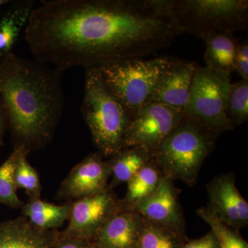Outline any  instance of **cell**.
I'll use <instances>...</instances> for the list:
<instances>
[{
	"instance_id": "cell-20",
	"label": "cell",
	"mask_w": 248,
	"mask_h": 248,
	"mask_svg": "<svg viewBox=\"0 0 248 248\" xmlns=\"http://www.w3.org/2000/svg\"><path fill=\"white\" fill-rule=\"evenodd\" d=\"M164 175L153 159L128 183L126 195L122 202L124 210H130L134 205L151 195L159 186Z\"/></svg>"
},
{
	"instance_id": "cell-11",
	"label": "cell",
	"mask_w": 248,
	"mask_h": 248,
	"mask_svg": "<svg viewBox=\"0 0 248 248\" xmlns=\"http://www.w3.org/2000/svg\"><path fill=\"white\" fill-rule=\"evenodd\" d=\"M208 208L217 218L236 231L248 224V203L236 187L233 173L214 178L208 186Z\"/></svg>"
},
{
	"instance_id": "cell-16",
	"label": "cell",
	"mask_w": 248,
	"mask_h": 248,
	"mask_svg": "<svg viewBox=\"0 0 248 248\" xmlns=\"http://www.w3.org/2000/svg\"><path fill=\"white\" fill-rule=\"evenodd\" d=\"M33 0L11 1L0 14V65L11 54L35 9Z\"/></svg>"
},
{
	"instance_id": "cell-8",
	"label": "cell",
	"mask_w": 248,
	"mask_h": 248,
	"mask_svg": "<svg viewBox=\"0 0 248 248\" xmlns=\"http://www.w3.org/2000/svg\"><path fill=\"white\" fill-rule=\"evenodd\" d=\"M184 115L182 110L164 104L147 103L130 120L124 148L138 147L155 153Z\"/></svg>"
},
{
	"instance_id": "cell-1",
	"label": "cell",
	"mask_w": 248,
	"mask_h": 248,
	"mask_svg": "<svg viewBox=\"0 0 248 248\" xmlns=\"http://www.w3.org/2000/svg\"><path fill=\"white\" fill-rule=\"evenodd\" d=\"M24 31L35 60L64 72L143 59L184 33L172 0H52Z\"/></svg>"
},
{
	"instance_id": "cell-3",
	"label": "cell",
	"mask_w": 248,
	"mask_h": 248,
	"mask_svg": "<svg viewBox=\"0 0 248 248\" xmlns=\"http://www.w3.org/2000/svg\"><path fill=\"white\" fill-rule=\"evenodd\" d=\"M218 136L203 124L184 115L155 152V162L165 177L193 186L204 161L215 149Z\"/></svg>"
},
{
	"instance_id": "cell-6",
	"label": "cell",
	"mask_w": 248,
	"mask_h": 248,
	"mask_svg": "<svg viewBox=\"0 0 248 248\" xmlns=\"http://www.w3.org/2000/svg\"><path fill=\"white\" fill-rule=\"evenodd\" d=\"M184 32L202 37L209 32L241 31L248 26L247 0H172Z\"/></svg>"
},
{
	"instance_id": "cell-22",
	"label": "cell",
	"mask_w": 248,
	"mask_h": 248,
	"mask_svg": "<svg viewBox=\"0 0 248 248\" xmlns=\"http://www.w3.org/2000/svg\"><path fill=\"white\" fill-rule=\"evenodd\" d=\"M22 150L14 148L8 159L0 166V203L12 208H22L24 204L18 197L14 180L15 169Z\"/></svg>"
},
{
	"instance_id": "cell-24",
	"label": "cell",
	"mask_w": 248,
	"mask_h": 248,
	"mask_svg": "<svg viewBox=\"0 0 248 248\" xmlns=\"http://www.w3.org/2000/svg\"><path fill=\"white\" fill-rule=\"evenodd\" d=\"M197 213L210 226V231L216 236L218 248H248V243L238 231L220 221L206 207L198 209Z\"/></svg>"
},
{
	"instance_id": "cell-2",
	"label": "cell",
	"mask_w": 248,
	"mask_h": 248,
	"mask_svg": "<svg viewBox=\"0 0 248 248\" xmlns=\"http://www.w3.org/2000/svg\"><path fill=\"white\" fill-rule=\"evenodd\" d=\"M63 73L14 53L0 65V93L14 148L30 153L51 141L64 107Z\"/></svg>"
},
{
	"instance_id": "cell-18",
	"label": "cell",
	"mask_w": 248,
	"mask_h": 248,
	"mask_svg": "<svg viewBox=\"0 0 248 248\" xmlns=\"http://www.w3.org/2000/svg\"><path fill=\"white\" fill-rule=\"evenodd\" d=\"M155 153L138 147H130L121 150L111 156L107 161L110 165L112 181L108 186L109 190L128 183L151 160Z\"/></svg>"
},
{
	"instance_id": "cell-31",
	"label": "cell",
	"mask_w": 248,
	"mask_h": 248,
	"mask_svg": "<svg viewBox=\"0 0 248 248\" xmlns=\"http://www.w3.org/2000/svg\"><path fill=\"white\" fill-rule=\"evenodd\" d=\"M90 248H97V246H94V244H92V243H91V247H90Z\"/></svg>"
},
{
	"instance_id": "cell-12",
	"label": "cell",
	"mask_w": 248,
	"mask_h": 248,
	"mask_svg": "<svg viewBox=\"0 0 248 248\" xmlns=\"http://www.w3.org/2000/svg\"><path fill=\"white\" fill-rule=\"evenodd\" d=\"M110 176V165L103 161L102 154L93 153L72 169L57 196L61 200L76 201L97 195L108 188Z\"/></svg>"
},
{
	"instance_id": "cell-10",
	"label": "cell",
	"mask_w": 248,
	"mask_h": 248,
	"mask_svg": "<svg viewBox=\"0 0 248 248\" xmlns=\"http://www.w3.org/2000/svg\"><path fill=\"white\" fill-rule=\"evenodd\" d=\"M131 211L164 227L183 242L187 241L186 221L173 182L164 176L156 190L135 204Z\"/></svg>"
},
{
	"instance_id": "cell-17",
	"label": "cell",
	"mask_w": 248,
	"mask_h": 248,
	"mask_svg": "<svg viewBox=\"0 0 248 248\" xmlns=\"http://www.w3.org/2000/svg\"><path fill=\"white\" fill-rule=\"evenodd\" d=\"M201 38L205 42V67L213 71L232 74L240 42L232 31L209 32Z\"/></svg>"
},
{
	"instance_id": "cell-25",
	"label": "cell",
	"mask_w": 248,
	"mask_h": 248,
	"mask_svg": "<svg viewBox=\"0 0 248 248\" xmlns=\"http://www.w3.org/2000/svg\"><path fill=\"white\" fill-rule=\"evenodd\" d=\"M29 153L22 150L18 156L14 172V180L17 189H23L29 198H40L42 192L40 176L28 161Z\"/></svg>"
},
{
	"instance_id": "cell-5",
	"label": "cell",
	"mask_w": 248,
	"mask_h": 248,
	"mask_svg": "<svg viewBox=\"0 0 248 248\" xmlns=\"http://www.w3.org/2000/svg\"><path fill=\"white\" fill-rule=\"evenodd\" d=\"M178 60L169 56L151 60L133 59L95 69L132 120L149 102L159 81Z\"/></svg>"
},
{
	"instance_id": "cell-29",
	"label": "cell",
	"mask_w": 248,
	"mask_h": 248,
	"mask_svg": "<svg viewBox=\"0 0 248 248\" xmlns=\"http://www.w3.org/2000/svg\"><path fill=\"white\" fill-rule=\"evenodd\" d=\"M9 130V117L4 100L0 93V146H4V135Z\"/></svg>"
},
{
	"instance_id": "cell-15",
	"label": "cell",
	"mask_w": 248,
	"mask_h": 248,
	"mask_svg": "<svg viewBox=\"0 0 248 248\" xmlns=\"http://www.w3.org/2000/svg\"><path fill=\"white\" fill-rule=\"evenodd\" d=\"M59 233L39 229L19 217L0 223V248H53Z\"/></svg>"
},
{
	"instance_id": "cell-19",
	"label": "cell",
	"mask_w": 248,
	"mask_h": 248,
	"mask_svg": "<svg viewBox=\"0 0 248 248\" xmlns=\"http://www.w3.org/2000/svg\"><path fill=\"white\" fill-rule=\"evenodd\" d=\"M71 203L55 205L40 198H29L23 204L22 215L39 229L54 231L63 226L71 215Z\"/></svg>"
},
{
	"instance_id": "cell-30",
	"label": "cell",
	"mask_w": 248,
	"mask_h": 248,
	"mask_svg": "<svg viewBox=\"0 0 248 248\" xmlns=\"http://www.w3.org/2000/svg\"><path fill=\"white\" fill-rule=\"evenodd\" d=\"M10 1H11V0H0V9L9 4Z\"/></svg>"
},
{
	"instance_id": "cell-7",
	"label": "cell",
	"mask_w": 248,
	"mask_h": 248,
	"mask_svg": "<svg viewBox=\"0 0 248 248\" xmlns=\"http://www.w3.org/2000/svg\"><path fill=\"white\" fill-rule=\"evenodd\" d=\"M231 84V74L199 66L184 114L203 124L218 135L232 130L226 116Z\"/></svg>"
},
{
	"instance_id": "cell-26",
	"label": "cell",
	"mask_w": 248,
	"mask_h": 248,
	"mask_svg": "<svg viewBox=\"0 0 248 248\" xmlns=\"http://www.w3.org/2000/svg\"><path fill=\"white\" fill-rule=\"evenodd\" d=\"M235 71L243 79L248 80V40L240 42L235 60Z\"/></svg>"
},
{
	"instance_id": "cell-28",
	"label": "cell",
	"mask_w": 248,
	"mask_h": 248,
	"mask_svg": "<svg viewBox=\"0 0 248 248\" xmlns=\"http://www.w3.org/2000/svg\"><path fill=\"white\" fill-rule=\"evenodd\" d=\"M91 244L89 241L65 236L60 232L53 248H90Z\"/></svg>"
},
{
	"instance_id": "cell-21",
	"label": "cell",
	"mask_w": 248,
	"mask_h": 248,
	"mask_svg": "<svg viewBox=\"0 0 248 248\" xmlns=\"http://www.w3.org/2000/svg\"><path fill=\"white\" fill-rule=\"evenodd\" d=\"M184 243L164 227L143 218L138 248H181Z\"/></svg>"
},
{
	"instance_id": "cell-23",
	"label": "cell",
	"mask_w": 248,
	"mask_h": 248,
	"mask_svg": "<svg viewBox=\"0 0 248 248\" xmlns=\"http://www.w3.org/2000/svg\"><path fill=\"white\" fill-rule=\"evenodd\" d=\"M226 116L233 128L248 120V80L232 84L226 106Z\"/></svg>"
},
{
	"instance_id": "cell-27",
	"label": "cell",
	"mask_w": 248,
	"mask_h": 248,
	"mask_svg": "<svg viewBox=\"0 0 248 248\" xmlns=\"http://www.w3.org/2000/svg\"><path fill=\"white\" fill-rule=\"evenodd\" d=\"M181 248H218V246L216 236L210 231L200 239L187 240Z\"/></svg>"
},
{
	"instance_id": "cell-4",
	"label": "cell",
	"mask_w": 248,
	"mask_h": 248,
	"mask_svg": "<svg viewBox=\"0 0 248 248\" xmlns=\"http://www.w3.org/2000/svg\"><path fill=\"white\" fill-rule=\"evenodd\" d=\"M81 112L99 153L112 156L123 149L131 120L95 68L85 69Z\"/></svg>"
},
{
	"instance_id": "cell-13",
	"label": "cell",
	"mask_w": 248,
	"mask_h": 248,
	"mask_svg": "<svg viewBox=\"0 0 248 248\" xmlns=\"http://www.w3.org/2000/svg\"><path fill=\"white\" fill-rule=\"evenodd\" d=\"M198 67L195 62L178 60L163 77L148 102L164 104L184 112L188 104L192 81Z\"/></svg>"
},
{
	"instance_id": "cell-14",
	"label": "cell",
	"mask_w": 248,
	"mask_h": 248,
	"mask_svg": "<svg viewBox=\"0 0 248 248\" xmlns=\"http://www.w3.org/2000/svg\"><path fill=\"white\" fill-rule=\"evenodd\" d=\"M143 217L130 210H122L98 232L92 244L99 248H138Z\"/></svg>"
},
{
	"instance_id": "cell-9",
	"label": "cell",
	"mask_w": 248,
	"mask_h": 248,
	"mask_svg": "<svg viewBox=\"0 0 248 248\" xmlns=\"http://www.w3.org/2000/svg\"><path fill=\"white\" fill-rule=\"evenodd\" d=\"M71 205L69 223L62 234L89 242L110 218L124 210L121 200L108 188Z\"/></svg>"
}]
</instances>
